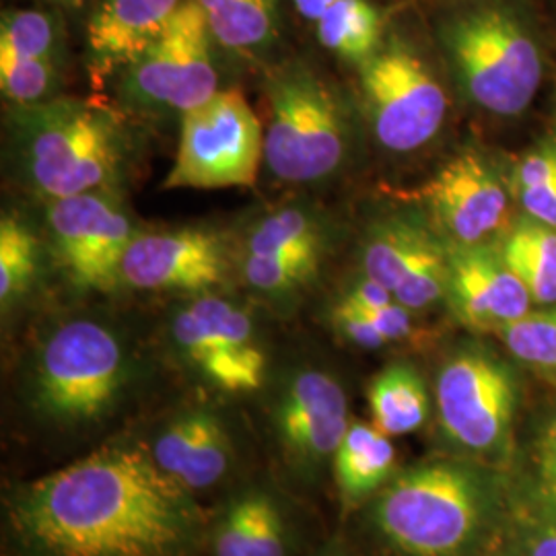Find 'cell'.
Instances as JSON below:
<instances>
[{"label": "cell", "mask_w": 556, "mask_h": 556, "mask_svg": "<svg viewBox=\"0 0 556 556\" xmlns=\"http://www.w3.org/2000/svg\"><path fill=\"white\" fill-rule=\"evenodd\" d=\"M206 516L151 445L116 439L4 501V556H199Z\"/></svg>", "instance_id": "6da1fadb"}, {"label": "cell", "mask_w": 556, "mask_h": 556, "mask_svg": "<svg viewBox=\"0 0 556 556\" xmlns=\"http://www.w3.org/2000/svg\"><path fill=\"white\" fill-rule=\"evenodd\" d=\"M13 140L23 178L48 200L116 192L130 155L118 112L77 98L15 108Z\"/></svg>", "instance_id": "7a4b0ae2"}, {"label": "cell", "mask_w": 556, "mask_h": 556, "mask_svg": "<svg viewBox=\"0 0 556 556\" xmlns=\"http://www.w3.org/2000/svg\"><path fill=\"white\" fill-rule=\"evenodd\" d=\"M484 495L477 477L452 462L420 464L379 495L374 521L404 556H459L477 540Z\"/></svg>", "instance_id": "3957f363"}, {"label": "cell", "mask_w": 556, "mask_h": 556, "mask_svg": "<svg viewBox=\"0 0 556 556\" xmlns=\"http://www.w3.org/2000/svg\"><path fill=\"white\" fill-rule=\"evenodd\" d=\"M264 161L275 178L312 184L334 176L349 151V116L337 89L303 64L275 71L266 85Z\"/></svg>", "instance_id": "277c9868"}, {"label": "cell", "mask_w": 556, "mask_h": 556, "mask_svg": "<svg viewBox=\"0 0 556 556\" xmlns=\"http://www.w3.org/2000/svg\"><path fill=\"white\" fill-rule=\"evenodd\" d=\"M118 334L96 319H71L43 340L31 367V397L41 417L79 427L105 417L128 381Z\"/></svg>", "instance_id": "5b68a950"}, {"label": "cell", "mask_w": 556, "mask_h": 556, "mask_svg": "<svg viewBox=\"0 0 556 556\" xmlns=\"http://www.w3.org/2000/svg\"><path fill=\"white\" fill-rule=\"evenodd\" d=\"M445 43L466 93L498 116H517L534 100L542 56L534 40L509 13L477 9L459 15Z\"/></svg>", "instance_id": "8992f818"}, {"label": "cell", "mask_w": 556, "mask_h": 556, "mask_svg": "<svg viewBox=\"0 0 556 556\" xmlns=\"http://www.w3.org/2000/svg\"><path fill=\"white\" fill-rule=\"evenodd\" d=\"M264 161V128L239 91H219L181 114L174 167L163 190L252 188Z\"/></svg>", "instance_id": "52a82bcc"}, {"label": "cell", "mask_w": 556, "mask_h": 556, "mask_svg": "<svg viewBox=\"0 0 556 556\" xmlns=\"http://www.w3.org/2000/svg\"><path fill=\"white\" fill-rule=\"evenodd\" d=\"M122 93L139 110L179 116L219 93L213 36L197 0H184L160 40L124 71Z\"/></svg>", "instance_id": "ba28073f"}, {"label": "cell", "mask_w": 556, "mask_h": 556, "mask_svg": "<svg viewBox=\"0 0 556 556\" xmlns=\"http://www.w3.org/2000/svg\"><path fill=\"white\" fill-rule=\"evenodd\" d=\"M361 96L379 144L410 153L438 135L447 98L425 60L404 43H390L361 64Z\"/></svg>", "instance_id": "9c48e42d"}, {"label": "cell", "mask_w": 556, "mask_h": 556, "mask_svg": "<svg viewBox=\"0 0 556 556\" xmlns=\"http://www.w3.org/2000/svg\"><path fill=\"white\" fill-rule=\"evenodd\" d=\"M46 225L52 256L73 287L118 289L122 260L137 231L116 192L48 200Z\"/></svg>", "instance_id": "30bf717a"}, {"label": "cell", "mask_w": 556, "mask_h": 556, "mask_svg": "<svg viewBox=\"0 0 556 556\" xmlns=\"http://www.w3.org/2000/svg\"><path fill=\"white\" fill-rule=\"evenodd\" d=\"M172 337L181 357L219 390L243 394L262 386L266 357L254 321L236 303L200 295L176 314Z\"/></svg>", "instance_id": "8fae6325"}, {"label": "cell", "mask_w": 556, "mask_h": 556, "mask_svg": "<svg viewBox=\"0 0 556 556\" xmlns=\"http://www.w3.org/2000/svg\"><path fill=\"white\" fill-rule=\"evenodd\" d=\"M435 392L443 431L457 445L489 452L509 435L516 383L497 358L478 351L457 353L441 367Z\"/></svg>", "instance_id": "7c38bea8"}, {"label": "cell", "mask_w": 556, "mask_h": 556, "mask_svg": "<svg viewBox=\"0 0 556 556\" xmlns=\"http://www.w3.org/2000/svg\"><path fill=\"white\" fill-rule=\"evenodd\" d=\"M233 273L229 239L215 229L181 227L142 231L132 238L119 270V282L137 291L208 293Z\"/></svg>", "instance_id": "4fadbf2b"}, {"label": "cell", "mask_w": 556, "mask_h": 556, "mask_svg": "<svg viewBox=\"0 0 556 556\" xmlns=\"http://www.w3.org/2000/svg\"><path fill=\"white\" fill-rule=\"evenodd\" d=\"M361 262L363 275L410 312L427 309L447 293V248L417 220L376 223L363 241Z\"/></svg>", "instance_id": "5bb4252c"}, {"label": "cell", "mask_w": 556, "mask_h": 556, "mask_svg": "<svg viewBox=\"0 0 556 556\" xmlns=\"http://www.w3.org/2000/svg\"><path fill=\"white\" fill-rule=\"evenodd\" d=\"M418 194L452 245H486L507 220L505 186L477 153L447 161Z\"/></svg>", "instance_id": "9a60e30c"}, {"label": "cell", "mask_w": 556, "mask_h": 556, "mask_svg": "<svg viewBox=\"0 0 556 556\" xmlns=\"http://www.w3.org/2000/svg\"><path fill=\"white\" fill-rule=\"evenodd\" d=\"M351 427L349 404L337 379L303 369L282 388L277 404L280 443L301 468H318L337 454Z\"/></svg>", "instance_id": "2e32d148"}, {"label": "cell", "mask_w": 556, "mask_h": 556, "mask_svg": "<svg viewBox=\"0 0 556 556\" xmlns=\"http://www.w3.org/2000/svg\"><path fill=\"white\" fill-rule=\"evenodd\" d=\"M457 318L495 330L530 314L532 295L509 264L489 245L447 248V293Z\"/></svg>", "instance_id": "e0dca14e"}, {"label": "cell", "mask_w": 556, "mask_h": 556, "mask_svg": "<svg viewBox=\"0 0 556 556\" xmlns=\"http://www.w3.org/2000/svg\"><path fill=\"white\" fill-rule=\"evenodd\" d=\"M184 0H100L87 23V68L96 80L128 71L163 36Z\"/></svg>", "instance_id": "ac0fdd59"}, {"label": "cell", "mask_w": 556, "mask_h": 556, "mask_svg": "<svg viewBox=\"0 0 556 556\" xmlns=\"http://www.w3.org/2000/svg\"><path fill=\"white\" fill-rule=\"evenodd\" d=\"M151 452L161 470L186 489H208L227 475L231 441L219 418L206 410H190L169 420Z\"/></svg>", "instance_id": "d6986e66"}, {"label": "cell", "mask_w": 556, "mask_h": 556, "mask_svg": "<svg viewBox=\"0 0 556 556\" xmlns=\"http://www.w3.org/2000/svg\"><path fill=\"white\" fill-rule=\"evenodd\" d=\"M213 556H285L287 534L277 503L252 491L236 498L213 532Z\"/></svg>", "instance_id": "ffe728a7"}, {"label": "cell", "mask_w": 556, "mask_h": 556, "mask_svg": "<svg viewBox=\"0 0 556 556\" xmlns=\"http://www.w3.org/2000/svg\"><path fill=\"white\" fill-rule=\"evenodd\" d=\"M332 459L342 497L357 503L378 491L392 477L396 450L390 435L376 425L351 420V427Z\"/></svg>", "instance_id": "44dd1931"}, {"label": "cell", "mask_w": 556, "mask_h": 556, "mask_svg": "<svg viewBox=\"0 0 556 556\" xmlns=\"http://www.w3.org/2000/svg\"><path fill=\"white\" fill-rule=\"evenodd\" d=\"M220 48L256 56L278 36V0H197Z\"/></svg>", "instance_id": "7402d4cb"}, {"label": "cell", "mask_w": 556, "mask_h": 556, "mask_svg": "<svg viewBox=\"0 0 556 556\" xmlns=\"http://www.w3.org/2000/svg\"><path fill=\"white\" fill-rule=\"evenodd\" d=\"M374 425L383 433L406 435L422 427L429 415V396L415 367L396 363L386 367L369 386Z\"/></svg>", "instance_id": "603a6c76"}, {"label": "cell", "mask_w": 556, "mask_h": 556, "mask_svg": "<svg viewBox=\"0 0 556 556\" xmlns=\"http://www.w3.org/2000/svg\"><path fill=\"white\" fill-rule=\"evenodd\" d=\"M501 254L536 303H556V229L534 219L521 223Z\"/></svg>", "instance_id": "cb8c5ba5"}, {"label": "cell", "mask_w": 556, "mask_h": 556, "mask_svg": "<svg viewBox=\"0 0 556 556\" xmlns=\"http://www.w3.org/2000/svg\"><path fill=\"white\" fill-rule=\"evenodd\" d=\"M318 40L340 59L361 66L379 50L381 15L367 0H338L318 21Z\"/></svg>", "instance_id": "d4e9b609"}, {"label": "cell", "mask_w": 556, "mask_h": 556, "mask_svg": "<svg viewBox=\"0 0 556 556\" xmlns=\"http://www.w3.org/2000/svg\"><path fill=\"white\" fill-rule=\"evenodd\" d=\"M326 248H303L278 254H241L245 282L266 298H291L318 275Z\"/></svg>", "instance_id": "484cf974"}, {"label": "cell", "mask_w": 556, "mask_h": 556, "mask_svg": "<svg viewBox=\"0 0 556 556\" xmlns=\"http://www.w3.org/2000/svg\"><path fill=\"white\" fill-rule=\"evenodd\" d=\"M301 248H326L318 217L301 206H282L260 217L243 239L241 254H277Z\"/></svg>", "instance_id": "4316f807"}, {"label": "cell", "mask_w": 556, "mask_h": 556, "mask_svg": "<svg viewBox=\"0 0 556 556\" xmlns=\"http://www.w3.org/2000/svg\"><path fill=\"white\" fill-rule=\"evenodd\" d=\"M40 239L15 215L0 220V303L7 309L38 277Z\"/></svg>", "instance_id": "83f0119b"}, {"label": "cell", "mask_w": 556, "mask_h": 556, "mask_svg": "<svg viewBox=\"0 0 556 556\" xmlns=\"http://www.w3.org/2000/svg\"><path fill=\"white\" fill-rule=\"evenodd\" d=\"M59 25L46 11H11L2 15L0 59L59 60Z\"/></svg>", "instance_id": "f1b7e54d"}, {"label": "cell", "mask_w": 556, "mask_h": 556, "mask_svg": "<svg viewBox=\"0 0 556 556\" xmlns=\"http://www.w3.org/2000/svg\"><path fill=\"white\" fill-rule=\"evenodd\" d=\"M498 337L526 365L556 374V307L526 314L503 326Z\"/></svg>", "instance_id": "f546056e"}, {"label": "cell", "mask_w": 556, "mask_h": 556, "mask_svg": "<svg viewBox=\"0 0 556 556\" xmlns=\"http://www.w3.org/2000/svg\"><path fill=\"white\" fill-rule=\"evenodd\" d=\"M56 83V59H0V89L13 108L52 100Z\"/></svg>", "instance_id": "4dcf8cb0"}, {"label": "cell", "mask_w": 556, "mask_h": 556, "mask_svg": "<svg viewBox=\"0 0 556 556\" xmlns=\"http://www.w3.org/2000/svg\"><path fill=\"white\" fill-rule=\"evenodd\" d=\"M553 178H556V142L540 147L538 151L517 163L511 176V188L519 194Z\"/></svg>", "instance_id": "1f68e13d"}, {"label": "cell", "mask_w": 556, "mask_h": 556, "mask_svg": "<svg viewBox=\"0 0 556 556\" xmlns=\"http://www.w3.org/2000/svg\"><path fill=\"white\" fill-rule=\"evenodd\" d=\"M334 326L338 328V332L346 340H351L353 344H357L361 349H381L386 346V338L381 337L376 324L371 321V318L363 312L357 309H351V307H344L338 303L337 309H334Z\"/></svg>", "instance_id": "d6a6232c"}, {"label": "cell", "mask_w": 556, "mask_h": 556, "mask_svg": "<svg viewBox=\"0 0 556 556\" xmlns=\"http://www.w3.org/2000/svg\"><path fill=\"white\" fill-rule=\"evenodd\" d=\"M530 219L556 229V178L516 194Z\"/></svg>", "instance_id": "836d02e7"}, {"label": "cell", "mask_w": 556, "mask_h": 556, "mask_svg": "<svg viewBox=\"0 0 556 556\" xmlns=\"http://www.w3.org/2000/svg\"><path fill=\"white\" fill-rule=\"evenodd\" d=\"M394 301L392 293L379 285L378 280L363 275L357 282H353L349 287V291L344 293V298L340 301V305L357 309V312H376L379 307H386Z\"/></svg>", "instance_id": "e575fe53"}, {"label": "cell", "mask_w": 556, "mask_h": 556, "mask_svg": "<svg viewBox=\"0 0 556 556\" xmlns=\"http://www.w3.org/2000/svg\"><path fill=\"white\" fill-rule=\"evenodd\" d=\"M367 314L371 321L376 324L381 337L386 338V342H397V340H406L413 334V316L410 309L400 305L397 301H392L386 307H379L376 312H363Z\"/></svg>", "instance_id": "d590c367"}, {"label": "cell", "mask_w": 556, "mask_h": 556, "mask_svg": "<svg viewBox=\"0 0 556 556\" xmlns=\"http://www.w3.org/2000/svg\"><path fill=\"white\" fill-rule=\"evenodd\" d=\"M540 489L548 503L556 507V418L546 427L538 447Z\"/></svg>", "instance_id": "8d00e7d4"}, {"label": "cell", "mask_w": 556, "mask_h": 556, "mask_svg": "<svg viewBox=\"0 0 556 556\" xmlns=\"http://www.w3.org/2000/svg\"><path fill=\"white\" fill-rule=\"evenodd\" d=\"M334 2H338V0H293L299 15H301L303 20L316 21V23L326 15V11H328Z\"/></svg>", "instance_id": "74e56055"}, {"label": "cell", "mask_w": 556, "mask_h": 556, "mask_svg": "<svg viewBox=\"0 0 556 556\" xmlns=\"http://www.w3.org/2000/svg\"><path fill=\"white\" fill-rule=\"evenodd\" d=\"M526 556H556V528L540 532L528 546Z\"/></svg>", "instance_id": "f35d334b"}, {"label": "cell", "mask_w": 556, "mask_h": 556, "mask_svg": "<svg viewBox=\"0 0 556 556\" xmlns=\"http://www.w3.org/2000/svg\"><path fill=\"white\" fill-rule=\"evenodd\" d=\"M41 2H48V4H54V7H62V9H83L89 0H41Z\"/></svg>", "instance_id": "ab89813d"}, {"label": "cell", "mask_w": 556, "mask_h": 556, "mask_svg": "<svg viewBox=\"0 0 556 556\" xmlns=\"http://www.w3.org/2000/svg\"><path fill=\"white\" fill-rule=\"evenodd\" d=\"M318 556H342V555H338V553H321V555H318Z\"/></svg>", "instance_id": "60d3db41"}]
</instances>
